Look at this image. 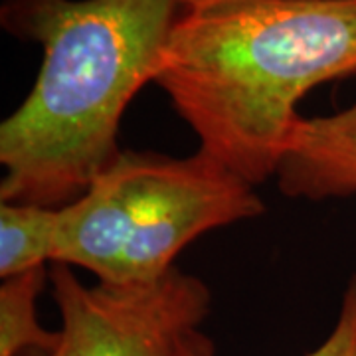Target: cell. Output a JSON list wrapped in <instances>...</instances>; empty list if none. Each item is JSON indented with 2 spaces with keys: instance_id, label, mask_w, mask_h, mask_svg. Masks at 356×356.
<instances>
[{
  "instance_id": "obj_9",
  "label": "cell",
  "mask_w": 356,
  "mask_h": 356,
  "mask_svg": "<svg viewBox=\"0 0 356 356\" xmlns=\"http://www.w3.org/2000/svg\"><path fill=\"white\" fill-rule=\"evenodd\" d=\"M222 2H232V0H182V8H208Z\"/></svg>"
},
{
  "instance_id": "obj_5",
  "label": "cell",
  "mask_w": 356,
  "mask_h": 356,
  "mask_svg": "<svg viewBox=\"0 0 356 356\" xmlns=\"http://www.w3.org/2000/svg\"><path fill=\"white\" fill-rule=\"evenodd\" d=\"M289 198L325 200L356 192V103L327 117H303L277 168Z\"/></svg>"
},
{
  "instance_id": "obj_3",
  "label": "cell",
  "mask_w": 356,
  "mask_h": 356,
  "mask_svg": "<svg viewBox=\"0 0 356 356\" xmlns=\"http://www.w3.org/2000/svg\"><path fill=\"white\" fill-rule=\"evenodd\" d=\"M264 210L254 184L202 149L182 159L121 151L60 208L51 261L83 267L107 285L149 283L202 234Z\"/></svg>"
},
{
  "instance_id": "obj_4",
  "label": "cell",
  "mask_w": 356,
  "mask_h": 356,
  "mask_svg": "<svg viewBox=\"0 0 356 356\" xmlns=\"http://www.w3.org/2000/svg\"><path fill=\"white\" fill-rule=\"evenodd\" d=\"M50 281L62 329L51 348L20 356H180L204 337L212 297L178 267L149 283L88 287L72 266L54 264Z\"/></svg>"
},
{
  "instance_id": "obj_1",
  "label": "cell",
  "mask_w": 356,
  "mask_h": 356,
  "mask_svg": "<svg viewBox=\"0 0 356 356\" xmlns=\"http://www.w3.org/2000/svg\"><path fill=\"white\" fill-rule=\"evenodd\" d=\"M356 74V0H232L182 8L154 83L200 149L261 184L277 175L307 91Z\"/></svg>"
},
{
  "instance_id": "obj_6",
  "label": "cell",
  "mask_w": 356,
  "mask_h": 356,
  "mask_svg": "<svg viewBox=\"0 0 356 356\" xmlns=\"http://www.w3.org/2000/svg\"><path fill=\"white\" fill-rule=\"evenodd\" d=\"M60 208L0 204V275L8 280L51 261Z\"/></svg>"
},
{
  "instance_id": "obj_8",
  "label": "cell",
  "mask_w": 356,
  "mask_h": 356,
  "mask_svg": "<svg viewBox=\"0 0 356 356\" xmlns=\"http://www.w3.org/2000/svg\"><path fill=\"white\" fill-rule=\"evenodd\" d=\"M180 356H214V343L204 334L200 341L184 348ZM307 356H356V275L344 289L334 329L325 343Z\"/></svg>"
},
{
  "instance_id": "obj_7",
  "label": "cell",
  "mask_w": 356,
  "mask_h": 356,
  "mask_svg": "<svg viewBox=\"0 0 356 356\" xmlns=\"http://www.w3.org/2000/svg\"><path fill=\"white\" fill-rule=\"evenodd\" d=\"M46 266L34 267L0 285V356L48 350L58 331H46L36 317V299L46 283Z\"/></svg>"
},
{
  "instance_id": "obj_2",
  "label": "cell",
  "mask_w": 356,
  "mask_h": 356,
  "mask_svg": "<svg viewBox=\"0 0 356 356\" xmlns=\"http://www.w3.org/2000/svg\"><path fill=\"white\" fill-rule=\"evenodd\" d=\"M182 0H6L2 24L44 48L36 83L0 125L2 202L62 208L121 154L119 125Z\"/></svg>"
}]
</instances>
